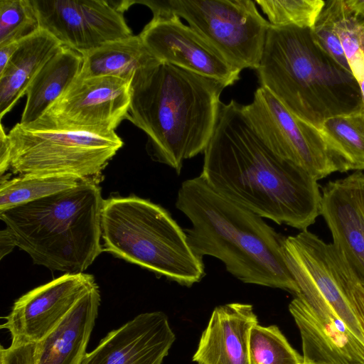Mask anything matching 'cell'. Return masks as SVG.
<instances>
[{
  "label": "cell",
  "instance_id": "cell-35",
  "mask_svg": "<svg viewBox=\"0 0 364 364\" xmlns=\"http://www.w3.org/2000/svg\"><path fill=\"white\" fill-rule=\"evenodd\" d=\"M353 173L355 176L358 197L364 214V171H355Z\"/></svg>",
  "mask_w": 364,
  "mask_h": 364
},
{
  "label": "cell",
  "instance_id": "cell-32",
  "mask_svg": "<svg viewBox=\"0 0 364 364\" xmlns=\"http://www.w3.org/2000/svg\"><path fill=\"white\" fill-rule=\"evenodd\" d=\"M16 247L15 240L8 230L4 228L0 232V258L2 259L4 256L9 255L14 248Z\"/></svg>",
  "mask_w": 364,
  "mask_h": 364
},
{
  "label": "cell",
  "instance_id": "cell-9",
  "mask_svg": "<svg viewBox=\"0 0 364 364\" xmlns=\"http://www.w3.org/2000/svg\"><path fill=\"white\" fill-rule=\"evenodd\" d=\"M132 81L112 76H77L36 122L34 129L108 134L127 119ZM23 125V124H22Z\"/></svg>",
  "mask_w": 364,
  "mask_h": 364
},
{
  "label": "cell",
  "instance_id": "cell-10",
  "mask_svg": "<svg viewBox=\"0 0 364 364\" xmlns=\"http://www.w3.org/2000/svg\"><path fill=\"white\" fill-rule=\"evenodd\" d=\"M242 109L261 139L280 158L316 181L338 171L318 128L291 113L267 89L258 87Z\"/></svg>",
  "mask_w": 364,
  "mask_h": 364
},
{
  "label": "cell",
  "instance_id": "cell-26",
  "mask_svg": "<svg viewBox=\"0 0 364 364\" xmlns=\"http://www.w3.org/2000/svg\"><path fill=\"white\" fill-rule=\"evenodd\" d=\"M273 26L311 28L324 6L322 0H256Z\"/></svg>",
  "mask_w": 364,
  "mask_h": 364
},
{
  "label": "cell",
  "instance_id": "cell-18",
  "mask_svg": "<svg viewBox=\"0 0 364 364\" xmlns=\"http://www.w3.org/2000/svg\"><path fill=\"white\" fill-rule=\"evenodd\" d=\"M101 296L95 285L58 326L38 343L37 364H80L98 316Z\"/></svg>",
  "mask_w": 364,
  "mask_h": 364
},
{
  "label": "cell",
  "instance_id": "cell-36",
  "mask_svg": "<svg viewBox=\"0 0 364 364\" xmlns=\"http://www.w3.org/2000/svg\"><path fill=\"white\" fill-rule=\"evenodd\" d=\"M358 84H359L360 87L361 93H362V97H363V103H364V79L362 80L361 81H360L358 82Z\"/></svg>",
  "mask_w": 364,
  "mask_h": 364
},
{
  "label": "cell",
  "instance_id": "cell-25",
  "mask_svg": "<svg viewBox=\"0 0 364 364\" xmlns=\"http://www.w3.org/2000/svg\"><path fill=\"white\" fill-rule=\"evenodd\" d=\"M250 355L252 364H304L303 356L274 325L264 327L257 323L252 327Z\"/></svg>",
  "mask_w": 364,
  "mask_h": 364
},
{
  "label": "cell",
  "instance_id": "cell-24",
  "mask_svg": "<svg viewBox=\"0 0 364 364\" xmlns=\"http://www.w3.org/2000/svg\"><path fill=\"white\" fill-rule=\"evenodd\" d=\"M334 30L353 77L364 79V24L350 11L345 0H330Z\"/></svg>",
  "mask_w": 364,
  "mask_h": 364
},
{
  "label": "cell",
  "instance_id": "cell-17",
  "mask_svg": "<svg viewBox=\"0 0 364 364\" xmlns=\"http://www.w3.org/2000/svg\"><path fill=\"white\" fill-rule=\"evenodd\" d=\"M258 323L253 306L230 303L216 306L193 357L197 364H252L250 334Z\"/></svg>",
  "mask_w": 364,
  "mask_h": 364
},
{
  "label": "cell",
  "instance_id": "cell-11",
  "mask_svg": "<svg viewBox=\"0 0 364 364\" xmlns=\"http://www.w3.org/2000/svg\"><path fill=\"white\" fill-rule=\"evenodd\" d=\"M40 28L81 54L132 36L124 12L130 0H32Z\"/></svg>",
  "mask_w": 364,
  "mask_h": 364
},
{
  "label": "cell",
  "instance_id": "cell-14",
  "mask_svg": "<svg viewBox=\"0 0 364 364\" xmlns=\"http://www.w3.org/2000/svg\"><path fill=\"white\" fill-rule=\"evenodd\" d=\"M289 310L300 332L304 363L364 364V346L330 305H309L296 296Z\"/></svg>",
  "mask_w": 364,
  "mask_h": 364
},
{
  "label": "cell",
  "instance_id": "cell-30",
  "mask_svg": "<svg viewBox=\"0 0 364 364\" xmlns=\"http://www.w3.org/2000/svg\"><path fill=\"white\" fill-rule=\"evenodd\" d=\"M38 343H11L0 347V364H37Z\"/></svg>",
  "mask_w": 364,
  "mask_h": 364
},
{
  "label": "cell",
  "instance_id": "cell-29",
  "mask_svg": "<svg viewBox=\"0 0 364 364\" xmlns=\"http://www.w3.org/2000/svg\"><path fill=\"white\" fill-rule=\"evenodd\" d=\"M315 44L338 65L351 73L340 40L334 30L333 14L330 1L325 4L314 25L310 28Z\"/></svg>",
  "mask_w": 364,
  "mask_h": 364
},
{
  "label": "cell",
  "instance_id": "cell-37",
  "mask_svg": "<svg viewBox=\"0 0 364 364\" xmlns=\"http://www.w3.org/2000/svg\"><path fill=\"white\" fill-rule=\"evenodd\" d=\"M304 364H307V363H304Z\"/></svg>",
  "mask_w": 364,
  "mask_h": 364
},
{
  "label": "cell",
  "instance_id": "cell-8",
  "mask_svg": "<svg viewBox=\"0 0 364 364\" xmlns=\"http://www.w3.org/2000/svg\"><path fill=\"white\" fill-rule=\"evenodd\" d=\"M153 16L174 14L215 48L232 65L257 70L269 22L252 0H132Z\"/></svg>",
  "mask_w": 364,
  "mask_h": 364
},
{
  "label": "cell",
  "instance_id": "cell-3",
  "mask_svg": "<svg viewBox=\"0 0 364 364\" xmlns=\"http://www.w3.org/2000/svg\"><path fill=\"white\" fill-rule=\"evenodd\" d=\"M176 207L192 224L184 230L198 256L220 259L244 283L299 292L283 255L285 237L263 218L218 193L200 176L181 183Z\"/></svg>",
  "mask_w": 364,
  "mask_h": 364
},
{
  "label": "cell",
  "instance_id": "cell-27",
  "mask_svg": "<svg viewBox=\"0 0 364 364\" xmlns=\"http://www.w3.org/2000/svg\"><path fill=\"white\" fill-rule=\"evenodd\" d=\"M40 28L32 0H0V47L21 41Z\"/></svg>",
  "mask_w": 364,
  "mask_h": 364
},
{
  "label": "cell",
  "instance_id": "cell-28",
  "mask_svg": "<svg viewBox=\"0 0 364 364\" xmlns=\"http://www.w3.org/2000/svg\"><path fill=\"white\" fill-rule=\"evenodd\" d=\"M328 259L364 336V287L341 252L326 243Z\"/></svg>",
  "mask_w": 364,
  "mask_h": 364
},
{
  "label": "cell",
  "instance_id": "cell-12",
  "mask_svg": "<svg viewBox=\"0 0 364 364\" xmlns=\"http://www.w3.org/2000/svg\"><path fill=\"white\" fill-rule=\"evenodd\" d=\"M95 285L91 274L65 273L19 297L1 328L9 332L13 343H39Z\"/></svg>",
  "mask_w": 364,
  "mask_h": 364
},
{
  "label": "cell",
  "instance_id": "cell-19",
  "mask_svg": "<svg viewBox=\"0 0 364 364\" xmlns=\"http://www.w3.org/2000/svg\"><path fill=\"white\" fill-rule=\"evenodd\" d=\"M62 46L42 28L19 42L7 65L0 72L1 119L26 94L33 77Z\"/></svg>",
  "mask_w": 364,
  "mask_h": 364
},
{
  "label": "cell",
  "instance_id": "cell-15",
  "mask_svg": "<svg viewBox=\"0 0 364 364\" xmlns=\"http://www.w3.org/2000/svg\"><path fill=\"white\" fill-rule=\"evenodd\" d=\"M175 339L164 312L141 313L109 332L80 364H161Z\"/></svg>",
  "mask_w": 364,
  "mask_h": 364
},
{
  "label": "cell",
  "instance_id": "cell-2",
  "mask_svg": "<svg viewBox=\"0 0 364 364\" xmlns=\"http://www.w3.org/2000/svg\"><path fill=\"white\" fill-rule=\"evenodd\" d=\"M226 87L158 60L134 74L127 119L146 134L151 159L180 174L185 160L204 152Z\"/></svg>",
  "mask_w": 364,
  "mask_h": 364
},
{
  "label": "cell",
  "instance_id": "cell-4",
  "mask_svg": "<svg viewBox=\"0 0 364 364\" xmlns=\"http://www.w3.org/2000/svg\"><path fill=\"white\" fill-rule=\"evenodd\" d=\"M256 70L260 87L316 127L331 117L364 106L353 74L315 44L310 28L270 25Z\"/></svg>",
  "mask_w": 364,
  "mask_h": 364
},
{
  "label": "cell",
  "instance_id": "cell-16",
  "mask_svg": "<svg viewBox=\"0 0 364 364\" xmlns=\"http://www.w3.org/2000/svg\"><path fill=\"white\" fill-rule=\"evenodd\" d=\"M321 215L333 244L341 252L364 287V214L352 174L321 188Z\"/></svg>",
  "mask_w": 364,
  "mask_h": 364
},
{
  "label": "cell",
  "instance_id": "cell-34",
  "mask_svg": "<svg viewBox=\"0 0 364 364\" xmlns=\"http://www.w3.org/2000/svg\"><path fill=\"white\" fill-rule=\"evenodd\" d=\"M345 3L354 16L364 24V0H345Z\"/></svg>",
  "mask_w": 364,
  "mask_h": 364
},
{
  "label": "cell",
  "instance_id": "cell-23",
  "mask_svg": "<svg viewBox=\"0 0 364 364\" xmlns=\"http://www.w3.org/2000/svg\"><path fill=\"white\" fill-rule=\"evenodd\" d=\"M85 180L73 176L23 175L1 177L0 212L72 188Z\"/></svg>",
  "mask_w": 364,
  "mask_h": 364
},
{
  "label": "cell",
  "instance_id": "cell-31",
  "mask_svg": "<svg viewBox=\"0 0 364 364\" xmlns=\"http://www.w3.org/2000/svg\"><path fill=\"white\" fill-rule=\"evenodd\" d=\"M10 167V149L8 135L6 134L3 124L0 128V173L1 176L9 170Z\"/></svg>",
  "mask_w": 364,
  "mask_h": 364
},
{
  "label": "cell",
  "instance_id": "cell-22",
  "mask_svg": "<svg viewBox=\"0 0 364 364\" xmlns=\"http://www.w3.org/2000/svg\"><path fill=\"white\" fill-rule=\"evenodd\" d=\"M318 128L338 172L364 171V106L331 117Z\"/></svg>",
  "mask_w": 364,
  "mask_h": 364
},
{
  "label": "cell",
  "instance_id": "cell-5",
  "mask_svg": "<svg viewBox=\"0 0 364 364\" xmlns=\"http://www.w3.org/2000/svg\"><path fill=\"white\" fill-rule=\"evenodd\" d=\"M99 183L85 181L45 198L0 212L16 247L35 264L82 273L103 252Z\"/></svg>",
  "mask_w": 364,
  "mask_h": 364
},
{
  "label": "cell",
  "instance_id": "cell-13",
  "mask_svg": "<svg viewBox=\"0 0 364 364\" xmlns=\"http://www.w3.org/2000/svg\"><path fill=\"white\" fill-rule=\"evenodd\" d=\"M139 36L160 62L215 79L227 87L240 79L241 70L176 15L153 16Z\"/></svg>",
  "mask_w": 364,
  "mask_h": 364
},
{
  "label": "cell",
  "instance_id": "cell-21",
  "mask_svg": "<svg viewBox=\"0 0 364 364\" xmlns=\"http://www.w3.org/2000/svg\"><path fill=\"white\" fill-rule=\"evenodd\" d=\"M82 55L80 77L112 76L132 81L136 72L158 61L139 35L108 42Z\"/></svg>",
  "mask_w": 364,
  "mask_h": 364
},
{
  "label": "cell",
  "instance_id": "cell-20",
  "mask_svg": "<svg viewBox=\"0 0 364 364\" xmlns=\"http://www.w3.org/2000/svg\"><path fill=\"white\" fill-rule=\"evenodd\" d=\"M82 63L81 53L62 46L31 82L19 123L28 125L38 119L79 75Z\"/></svg>",
  "mask_w": 364,
  "mask_h": 364
},
{
  "label": "cell",
  "instance_id": "cell-1",
  "mask_svg": "<svg viewBox=\"0 0 364 364\" xmlns=\"http://www.w3.org/2000/svg\"><path fill=\"white\" fill-rule=\"evenodd\" d=\"M203 154L200 176L218 193L257 215L304 231L321 215L318 181L275 154L237 101L221 102Z\"/></svg>",
  "mask_w": 364,
  "mask_h": 364
},
{
  "label": "cell",
  "instance_id": "cell-6",
  "mask_svg": "<svg viewBox=\"0 0 364 364\" xmlns=\"http://www.w3.org/2000/svg\"><path fill=\"white\" fill-rule=\"evenodd\" d=\"M103 250L180 285L191 287L205 275L203 258L186 232L159 204L136 196L104 200Z\"/></svg>",
  "mask_w": 364,
  "mask_h": 364
},
{
  "label": "cell",
  "instance_id": "cell-33",
  "mask_svg": "<svg viewBox=\"0 0 364 364\" xmlns=\"http://www.w3.org/2000/svg\"><path fill=\"white\" fill-rule=\"evenodd\" d=\"M19 42H15L0 47V72L4 70L10 58L17 49Z\"/></svg>",
  "mask_w": 364,
  "mask_h": 364
},
{
  "label": "cell",
  "instance_id": "cell-7",
  "mask_svg": "<svg viewBox=\"0 0 364 364\" xmlns=\"http://www.w3.org/2000/svg\"><path fill=\"white\" fill-rule=\"evenodd\" d=\"M7 135L9 170L18 176H73L99 183L103 170L123 146L116 132L34 129L19 122Z\"/></svg>",
  "mask_w": 364,
  "mask_h": 364
}]
</instances>
